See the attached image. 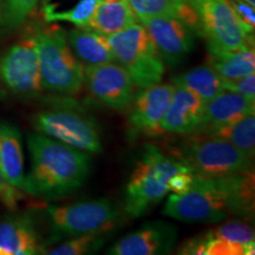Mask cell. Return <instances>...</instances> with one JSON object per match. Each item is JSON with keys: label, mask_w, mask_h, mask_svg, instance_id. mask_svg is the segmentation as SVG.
I'll use <instances>...</instances> for the list:
<instances>
[{"label": "cell", "mask_w": 255, "mask_h": 255, "mask_svg": "<svg viewBox=\"0 0 255 255\" xmlns=\"http://www.w3.org/2000/svg\"><path fill=\"white\" fill-rule=\"evenodd\" d=\"M177 239V228L174 225L164 221H150L115 242L107 253L110 255H164L174 251Z\"/></svg>", "instance_id": "14"}, {"label": "cell", "mask_w": 255, "mask_h": 255, "mask_svg": "<svg viewBox=\"0 0 255 255\" xmlns=\"http://www.w3.org/2000/svg\"><path fill=\"white\" fill-rule=\"evenodd\" d=\"M39 0H4L1 24L9 28L19 27L33 13Z\"/></svg>", "instance_id": "27"}, {"label": "cell", "mask_w": 255, "mask_h": 255, "mask_svg": "<svg viewBox=\"0 0 255 255\" xmlns=\"http://www.w3.org/2000/svg\"><path fill=\"white\" fill-rule=\"evenodd\" d=\"M173 157L201 177L254 171L253 157L225 139L201 132L190 133L174 148Z\"/></svg>", "instance_id": "5"}, {"label": "cell", "mask_w": 255, "mask_h": 255, "mask_svg": "<svg viewBox=\"0 0 255 255\" xmlns=\"http://www.w3.org/2000/svg\"><path fill=\"white\" fill-rule=\"evenodd\" d=\"M34 37L44 90L65 96L79 94L84 85V65L72 52L65 31L52 25L37 30Z\"/></svg>", "instance_id": "4"}, {"label": "cell", "mask_w": 255, "mask_h": 255, "mask_svg": "<svg viewBox=\"0 0 255 255\" xmlns=\"http://www.w3.org/2000/svg\"><path fill=\"white\" fill-rule=\"evenodd\" d=\"M194 175L191 171H180L169 178V191L173 194H184L190 189L194 181Z\"/></svg>", "instance_id": "31"}, {"label": "cell", "mask_w": 255, "mask_h": 255, "mask_svg": "<svg viewBox=\"0 0 255 255\" xmlns=\"http://www.w3.org/2000/svg\"><path fill=\"white\" fill-rule=\"evenodd\" d=\"M0 169L12 187L24 191L25 171L21 135L17 127L0 122Z\"/></svg>", "instance_id": "18"}, {"label": "cell", "mask_w": 255, "mask_h": 255, "mask_svg": "<svg viewBox=\"0 0 255 255\" xmlns=\"http://www.w3.org/2000/svg\"><path fill=\"white\" fill-rule=\"evenodd\" d=\"M32 124L36 132L89 154L102 151L98 124L84 111L72 108H52L34 115Z\"/></svg>", "instance_id": "8"}, {"label": "cell", "mask_w": 255, "mask_h": 255, "mask_svg": "<svg viewBox=\"0 0 255 255\" xmlns=\"http://www.w3.org/2000/svg\"><path fill=\"white\" fill-rule=\"evenodd\" d=\"M207 64L226 81L241 78L254 72V46H245L225 52H209Z\"/></svg>", "instance_id": "22"}, {"label": "cell", "mask_w": 255, "mask_h": 255, "mask_svg": "<svg viewBox=\"0 0 255 255\" xmlns=\"http://www.w3.org/2000/svg\"><path fill=\"white\" fill-rule=\"evenodd\" d=\"M107 237L105 234H85L65 239L56 247L49 248L45 254L51 255H84L94 254L104 246Z\"/></svg>", "instance_id": "25"}, {"label": "cell", "mask_w": 255, "mask_h": 255, "mask_svg": "<svg viewBox=\"0 0 255 255\" xmlns=\"http://www.w3.org/2000/svg\"><path fill=\"white\" fill-rule=\"evenodd\" d=\"M175 87L187 89L196 94L203 101H208L223 89V78L208 64L196 66L171 78Z\"/></svg>", "instance_id": "23"}, {"label": "cell", "mask_w": 255, "mask_h": 255, "mask_svg": "<svg viewBox=\"0 0 255 255\" xmlns=\"http://www.w3.org/2000/svg\"><path fill=\"white\" fill-rule=\"evenodd\" d=\"M51 239L57 242L85 234H107L123 221V213L110 199L82 201L65 206H47Z\"/></svg>", "instance_id": "6"}, {"label": "cell", "mask_w": 255, "mask_h": 255, "mask_svg": "<svg viewBox=\"0 0 255 255\" xmlns=\"http://www.w3.org/2000/svg\"><path fill=\"white\" fill-rule=\"evenodd\" d=\"M31 156L30 173L25 175L24 193L52 201L72 194L90 174V154L39 132L26 137Z\"/></svg>", "instance_id": "2"}, {"label": "cell", "mask_w": 255, "mask_h": 255, "mask_svg": "<svg viewBox=\"0 0 255 255\" xmlns=\"http://www.w3.org/2000/svg\"><path fill=\"white\" fill-rule=\"evenodd\" d=\"M223 89L255 100V72L232 81L223 79Z\"/></svg>", "instance_id": "29"}, {"label": "cell", "mask_w": 255, "mask_h": 255, "mask_svg": "<svg viewBox=\"0 0 255 255\" xmlns=\"http://www.w3.org/2000/svg\"><path fill=\"white\" fill-rule=\"evenodd\" d=\"M180 171L190 170L156 145L143 146L124 190V214L136 219L148 213L164 199L169 193V178Z\"/></svg>", "instance_id": "3"}, {"label": "cell", "mask_w": 255, "mask_h": 255, "mask_svg": "<svg viewBox=\"0 0 255 255\" xmlns=\"http://www.w3.org/2000/svg\"><path fill=\"white\" fill-rule=\"evenodd\" d=\"M136 20V15L127 0L113 2L100 1L96 6L88 26L85 27L104 36H110L131 26Z\"/></svg>", "instance_id": "21"}, {"label": "cell", "mask_w": 255, "mask_h": 255, "mask_svg": "<svg viewBox=\"0 0 255 255\" xmlns=\"http://www.w3.org/2000/svg\"><path fill=\"white\" fill-rule=\"evenodd\" d=\"M228 1L242 27H244L245 32L250 36H254L255 6H252L245 0H228Z\"/></svg>", "instance_id": "28"}, {"label": "cell", "mask_w": 255, "mask_h": 255, "mask_svg": "<svg viewBox=\"0 0 255 255\" xmlns=\"http://www.w3.org/2000/svg\"><path fill=\"white\" fill-rule=\"evenodd\" d=\"M84 84L96 101L119 113H127L136 96V87L116 62L84 66Z\"/></svg>", "instance_id": "11"}, {"label": "cell", "mask_w": 255, "mask_h": 255, "mask_svg": "<svg viewBox=\"0 0 255 255\" xmlns=\"http://www.w3.org/2000/svg\"><path fill=\"white\" fill-rule=\"evenodd\" d=\"M0 85L23 98H34L43 92L34 33L8 47L0 56Z\"/></svg>", "instance_id": "10"}, {"label": "cell", "mask_w": 255, "mask_h": 255, "mask_svg": "<svg viewBox=\"0 0 255 255\" xmlns=\"http://www.w3.org/2000/svg\"><path fill=\"white\" fill-rule=\"evenodd\" d=\"M69 45L84 66L115 62L107 36L89 27L72 28L68 34Z\"/></svg>", "instance_id": "19"}, {"label": "cell", "mask_w": 255, "mask_h": 255, "mask_svg": "<svg viewBox=\"0 0 255 255\" xmlns=\"http://www.w3.org/2000/svg\"><path fill=\"white\" fill-rule=\"evenodd\" d=\"M100 1H108V2H113V1H119V0H100Z\"/></svg>", "instance_id": "34"}, {"label": "cell", "mask_w": 255, "mask_h": 255, "mask_svg": "<svg viewBox=\"0 0 255 255\" xmlns=\"http://www.w3.org/2000/svg\"><path fill=\"white\" fill-rule=\"evenodd\" d=\"M201 133H206L219 138L225 139L233 145L237 146L245 154L254 158L255 154V116L244 117V119L237 121V122L223 124V126L209 128V129H202Z\"/></svg>", "instance_id": "24"}, {"label": "cell", "mask_w": 255, "mask_h": 255, "mask_svg": "<svg viewBox=\"0 0 255 255\" xmlns=\"http://www.w3.org/2000/svg\"><path fill=\"white\" fill-rule=\"evenodd\" d=\"M44 1H45V4H46V2H49V1H50V0H44Z\"/></svg>", "instance_id": "35"}, {"label": "cell", "mask_w": 255, "mask_h": 255, "mask_svg": "<svg viewBox=\"0 0 255 255\" xmlns=\"http://www.w3.org/2000/svg\"><path fill=\"white\" fill-rule=\"evenodd\" d=\"M21 193L23 191L12 187L6 181L1 173V169H0V202L9 210H15L18 208L19 201L23 199Z\"/></svg>", "instance_id": "30"}, {"label": "cell", "mask_w": 255, "mask_h": 255, "mask_svg": "<svg viewBox=\"0 0 255 255\" xmlns=\"http://www.w3.org/2000/svg\"><path fill=\"white\" fill-rule=\"evenodd\" d=\"M254 171L216 177L194 176L190 189L171 194L163 214L186 223H218L233 216H254Z\"/></svg>", "instance_id": "1"}, {"label": "cell", "mask_w": 255, "mask_h": 255, "mask_svg": "<svg viewBox=\"0 0 255 255\" xmlns=\"http://www.w3.org/2000/svg\"><path fill=\"white\" fill-rule=\"evenodd\" d=\"M195 9L201 36L208 52H225L254 46V36L245 32L228 0H188Z\"/></svg>", "instance_id": "9"}, {"label": "cell", "mask_w": 255, "mask_h": 255, "mask_svg": "<svg viewBox=\"0 0 255 255\" xmlns=\"http://www.w3.org/2000/svg\"><path fill=\"white\" fill-rule=\"evenodd\" d=\"M137 19L148 17L177 18L201 36L195 9L188 0H127Z\"/></svg>", "instance_id": "20"}, {"label": "cell", "mask_w": 255, "mask_h": 255, "mask_svg": "<svg viewBox=\"0 0 255 255\" xmlns=\"http://www.w3.org/2000/svg\"><path fill=\"white\" fill-rule=\"evenodd\" d=\"M250 115H255V100L223 90L206 101L205 119L200 130L237 122Z\"/></svg>", "instance_id": "17"}, {"label": "cell", "mask_w": 255, "mask_h": 255, "mask_svg": "<svg viewBox=\"0 0 255 255\" xmlns=\"http://www.w3.org/2000/svg\"><path fill=\"white\" fill-rule=\"evenodd\" d=\"M31 213L12 214L0 221V255H34L45 253Z\"/></svg>", "instance_id": "15"}, {"label": "cell", "mask_w": 255, "mask_h": 255, "mask_svg": "<svg viewBox=\"0 0 255 255\" xmlns=\"http://www.w3.org/2000/svg\"><path fill=\"white\" fill-rule=\"evenodd\" d=\"M1 19H2V6H1V0H0V25H1Z\"/></svg>", "instance_id": "32"}, {"label": "cell", "mask_w": 255, "mask_h": 255, "mask_svg": "<svg viewBox=\"0 0 255 255\" xmlns=\"http://www.w3.org/2000/svg\"><path fill=\"white\" fill-rule=\"evenodd\" d=\"M205 103L194 92L175 87L173 97L161 122L162 133L190 135L199 131L205 119Z\"/></svg>", "instance_id": "16"}, {"label": "cell", "mask_w": 255, "mask_h": 255, "mask_svg": "<svg viewBox=\"0 0 255 255\" xmlns=\"http://www.w3.org/2000/svg\"><path fill=\"white\" fill-rule=\"evenodd\" d=\"M245 1H247L248 4H251L252 6H255V0H245Z\"/></svg>", "instance_id": "33"}, {"label": "cell", "mask_w": 255, "mask_h": 255, "mask_svg": "<svg viewBox=\"0 0 255 255\" xmlns=\"http://www.w3.org/2000/svg\"><path fill=\"white\" fill-rule=\"evenodd\" d=\"M98 2L100 0H78L75 6L64 11H52V9L44 8V15H45V20L49 23L68 21V23L75 24L77 27H85L88 26Z\"/></svg>", "instance_id": "26"}, {"label": "cell", "mask_w": 255, "mask_h": 255, "mask_svg": "<svg viewBox=\"0 0 255 255\" xmlns=\"http://www.w3.org/2000/svg\"><path fill=\"white\" fill-rule=\"evenodd\" d=\"M174 90L173 83H158L136 94L129 109V128L133 135H163L161 122L173 97Z\"/></svg>", "instance_id": "13"}, {"label": "cell", "mask_w": 255, "mask_h": 255, "mask_svg": "<svg viewBox=\"0 0 255 255\" xmlns=\"http://www.w3.org/2000/svg\"><path fill=\"white\" fill-rule=\"evenodd\" d=\"M154 43L161 59L170 68L181 65L195 49L196 32L177 18L138 19Z\"/></svg>", "instance_id": "12"}, {"label": "cell", "mask_w": 255, "mask_h": 255, "mask_svg": "<svg viewBox=\"0 0 255 255\" xmlns=\"http://www.w3.org/2000/svg\"><path fill=\"white\" fill-rule=\"evenodd\" d=\"M107 38L115 62L126 70L136 89L143 90L162 82L165 65L141 23Z\"/></svg>", "instance_id": "7"}]
</instances>
